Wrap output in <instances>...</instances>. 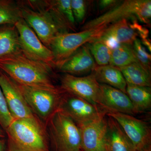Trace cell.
Masks as SVG:
<instances>
[{"instance_id":"cell-7","label":"cell","mask_w":151,"mask_h":151,"mask_svg":"<svg viewBox=\"0 0 151 151\" xmlns=\"http://www.w3.org/2000/svg\"><path fill=\"white\" fill-rule=\"evenodd\" d=\"M136 17L144 23L149 24L151 17L150 0H128L102 15L88 22L82 28L88 29L108 25L121 20Z\"/></svg>"},{"instance_id":"cell-13","label":"cell","mask_w":151,"mask_h":151,"mask_svg":"<svg viewBox=\"0 0 151 151\" xmlns=\"http://www.w3.org/2000/svg\"><path fill=\"white\" fill-rule=\"evenodd\" d=\"M0 87L9 111L14 120L35 116L25 100L17 83L1 70Z\"/></svg>"},{"instance_id":"cell-17","label":"cell","mask_w":151,"mask_h":151,"mask_svg":"<svg viewBox=\"0 0 151 151\" xmlns=\"http://www.w3.org/2000/svg\"><path fill=\"white\" fill-rule=\"evenodd\" d=\"M107 140L110 151H137L116 120L107 116Z\"/></svg>"},{"instance_id":"cell-10","label":"cell","mask_w":151,"mask_h":151,"mask_svg":"<svg viewBox=\"0 0 151 151\" xmlns=\"http://www.w3.org/2000/svg\"><path fill=\"white\" fill-rule=\"evenodd\" d=\"M106 115L119 124L137 151H142L151 145V130L146 122L125 113L109 112Z\"/></svg>"},{"instance_id":"cell-33","label":"cell","mask_w":151,"mask_h":151,"mask_svg":"<svg viewBox=\"0 0 151 151\" xmlns=\"http://www.w3.org/2000/svg\"><path fill=\"white\" fill-rule=\"evenodd\" d=\"M82 151V150H81V151Z\"/></svg>"},{"instance_id":"cell-23","label":"cell","mask_w":151,"mask_h":151,"mask_svg":"<svg viewBox=\"0 0 151 151\" xmlns=\"http://www.w3.org/2000/svg\"><path fill=\"white\" fill-rule=\"evenodd\" d=\"M136 62L139 61L132 45L121 44L111 50L109 65L120 68Z\"/></svg>"},{"instance_id":"cell-6","label":"cell","mask_w":151,"mask_h":151,"mask_svg":"<svg viewBox=\"0 0 151 151\" xmlns=\"http://www.w3.org/2000/svg\"><path fill=\"white\" fill-rule=\"evenodd\" d=\"M17 84L33 113L44 124L59 109L65 93L60 87L48 89Z\"/></svg>"},{"instance_id":"cell-16","label":"cell","mask_w":151,"mask_h":151,"mask_svg":"<svg viewBox=\"0 0 151 151\" xmlns=\"http://www.w3.org/2000/svg\"><path fill=\"white\" fill-rule=\"evenodd\" d=\"M96 66L88 47L82 46L57 68L60 72L76 76L93 71Z\"/></svg>"},{"instance_id":"cell-2","label":"cell","mask_w":151,"mask_h":151,"mask_svg":"<svg viewBox=\"0 0 151 151\" xmlns=\"http://www.w3.org/2000/svg\"><path fill=\"white\" fill-rule=\"evenodd\" d=\"M18 2L21 8L22 18L42 43L49 48L55 38L61 34L68 32V27L50 7L49 0L29 1L27 6L20 1Z\"/></svg>"},{"instance_id":"cell-32","label":"cell","mask_w":151,"mask_h":151,"mask_svg":"<svg viewBox=\"0 0 151 151\" xmlns=\"http://www.w3.org/2000/svg\"><path fill=\"white\" fill-rule=\"evenodd\" d=\"M142 151H151V145L147 147L145 149H144Z\"/></svg>"},{"instance_id":"cell-30","label":"cell","mask_w":151,"mask_h":151,"mask_svg":"<svg viewBox=\"0 0 151 151\" xmlns=\"http://www.w3.org/2000/svg\"><path fill=\"white\" fill-rule=\"evenodd\" d=\"M5 141L4 139H0V151H5Z\"/></svg>"},{"instance_id":"cell-12","label":"cell","mask_w":151,"mask_h":151,"mask_svg":"<svg viewBox=\"0 0 151 151\" xmlns=\"http://www.w3.org/2000/svg\"><path fill=\"white\" fill-rule=\"evenodd\" d=\"M83 151H110L107 140V115L97 120L78 125Z\"/></svg>"},{"instance_id":"cell-4","label":"cell","mask_w":151,"mask_h":151,"mask_svg":"<svg viewBox=\"0 0 151 151\" xmlns=\"http://www.w3.org/2000/svg\"><path fill=\"white\" fill-rule=\"evenodd\" d=\"M49 142L55 151H80V129L74 121L57 110L45 123Z\"/></svg>"},{"instance_id":"cell-18","label":"cell","mask_w":151,"mask_h":151,"mask_svg":"<svg viewBox=\"0 0 151 151\" xmlns=\"http://www.w3.org/2000/svg\"><path fill=\"white\" fill-rule=\"evenodd\" d=\"M92 73L100 84L112 86L126 93L127 83L119 68L109 64L97 66Z\"/></svg>"},{"instance_id":"cell-5","label":"cell","mask_w":151,"mask_h":151,"mask_svg":"<svg viewBox=\"0 0 151 151\" xmlns=\"http://www.w3.org/2000/svg\"><path fill=\"white\" fill-rule=\"evenodd\" d=\"M108 26H100L80 32H66L57 36L49 47L54 57L55 67H58L87 42L99 39Z\"/></svg>"},{"instance_id":"cell-20","label":"cell","mask_w":151,"mask_h":151,"mask_svg":"<svg viewBox=\"0 0 151 151\" xmlns=\"http://www.w3.org/2000/svg\"><path fill=\"white\" fill-rule=\"evenodd\" d=\"M126 94L131 100L136 114L143 113L150 109L151 87L127 84Z\"/></svg>"},{"instance_id":"cell-3","label":"cell","mask_w":151,"mask_h":151,"mask_svg":"<svg viewBox=\"0 0 151 151\" xmlns=\"http://www.w3.org/2000/svg\"><path fill=\"white\" fill-rule=\"evenodd\" d=\"M5 131L9 151H49L45 125L35 116L15 119Z\"/></svg>"},{"instance_id":"cell-22","label":"cell","mask_w":151,"mask_h":151,"mask_svg":"<svg viewBox=\"0 0 151 151\" xmlns=\"http://www.w3.org/2000/svg\"><path fill=\"white\" fill-rule=\"evenodd\" d=\"M22 18L20 6L12 0H0V26L15 25Z\"/></svg>"},{"instance_id":"cell-21","label":"cell","mask_w":151,"mask_h":151,"mask_svg":"<svg viewBox=\"0 0 151 151\" xmlns=\"http://www.w3.org/2000/svg\"><path fill=\"white\" fill-rule=\"evenodd\" d=\"M119 68L127 84L151 87L150 70L146 69L139 63H134Z\"/></svg>"},{"instance_id":"cell-14","label":"cell","mask_w":151,"mask_h":151,"mask_svg":"<svg viewBox=\"0 0 151 151\" xmlns=\"http://www.w3.org/2000/svg\"><path fill=\"white\" fill-rule=\"evenodd\" d=\"M100 88L99 106L107 113L136 115L132 102L126 93L106 84H100Z\"/></svg>"},{"instance_id":"cell-31","label":"cell","mask_w":151,"mask_h":151,"mask_svg":"<svg viewBox=\"0 0 151 151\" xmlns=\"http://www.w3.org/2000/svg\"><path fill=\"white\" fill-rule=\"evenodd\" d=\"M5 137V135L4 133L0 128V139H3Z\"/></svg>"},{"instance_id":"cell-9","label":"cell","mask_w":151,"mask_h":151,"mask_svg":"<svg viewBox=\"0 0 151 151\" xmlns=\"http://www.w3.org/2000/svg\"><path fill=\"white\" fill-rule=\"evenodd\" d=\"M58 109L69 116L77 125L97 120L107 113L98 105L65 92Z\"/></svg>"},{"instance_id":"cell-28","label":"cell","mask_w":151,"mask_h":151,"mask_svg":"<svg viewBox=\"0 0 151 151\" xmlns=\"http://www.w3.org/2000/svg\"><path fill=\"white\" fill-rule=\"evenodd\" d=\"M71 6L76 21L81 22L86 14V5L83 0H71Z\"/></svg>"},{"instance_id":"cell-1","label":"cell","mask_w":151,"mask_h":151,"mask_svg":"<svg viewBox=\"0 0 151 151\" xmlns=\"http://www.w3.org/2000/svg\"><path fill=\"white\" fill-rule=\"evenodd\" d=\"M53 68L25 55L22 50L0 58V70L17 84L24 86L55 89Z\"/></svg>"},{"instance_id":"cell-26","label":"cell","mask_w":151,"mask_h":151,"mask_svg":"<svg viewBox=\"0 0 151 151\" xmlns=\"http://www.w3.org/2000/svg\"><path fill=\"white\" fill-rule=\"evenodd\" d=\"M132 47L139 62L146 69L150 70L151 55L147 52L140 40L137 38L133 43Z\"/></svg>"},{"instance_id":"cell-24","label":"cell","mask_w":151,"mask_h":151,"mask_svg":"<svg viewBox=\"0 0 151 151\" xmlns=\"http://www.w3.org/2000/svg\"><path fill=\"white\" fill-rule=\"evenodd\" d=\"M50 6L62 18L68 28L72 29L75 20L71 6V0L49 1Z\"/></svg>"},{"instance_id":"cell-29","label":"cell","mask_w":151,"mask_h":151,"mask_svg":"<svg viewBox=\"0 0 151 151\" xmlns=\"http://www.w3.org/2000/svg\"><path fill=\"white\" fill-rule=\"evenodd\" d=\"M117 2L116 0H102L100 1L99 6L102 9H108L115 5Z\"/></svg>"},{"instance_id":"cell-8","label":"cell","mask_w":151,"mask_h":151,"mask_svg":"<svg viewBox=\"0 0 151 151\" xmlns=\"http://www.w3.org/2000/svg\"><path fill=\"white\" fill-rule=\"evenodd\" d=\"M15 26L23 53L31 59L45 63L54 68V57L51 50L42 43L25 21L20 19Z\"/></svg>"},{"instance_id":"cell-19","label":"cell","mask_w":151,"mask_h":151,"mask_svg":"<svg viewBox=\"0 0 151 151\" xmlns=\"http://www.w3.org/2000/svg\"><path fill=\"white\" fill-rule=\"evenodd\" d=\"M21 50L18 32L15 25L0 26V58Z\"/></svg>"},{"instance_id":"cell-11","label":"cell","mask_w":151,"mask_h":151,"mask_svg":"<svg viewBox=\"0 0 151 151\" xmlns=\"http://www.w3.org/2000/svg\"><path fill=\"white\" fill-rule=\"evenodd\" d=\"M60 88L63 91L99 106L100 84L93 73L78 76L65 73L60 79Z\"/></svg>"},{"instance_id":"cell-15","label":"cell","mask_w":151,"mask_h":151,"mask_svg":"<svg viewBox=\"0 0 151 151\" xmlns=\"http://www.w3.org/2000/svg\"><path fill=\"white\" fill-rule=\"evenodd\" d=\"M138 36L131 23L124 19L109 25L98 40L112 50L121 44L133 45Z\"/></svg>"},{"instance_id":"cell-25","label":"cell","mask_w":151,"mask_h":151,"mask_svg":"<svg viewBox=\"0 0 151 151\" xmlns=\"http://www.w3.org/2000/svg\"><path fill=\"white\" fill-rule=\"evenodd\" d=\"M88 45L89 51L98 66L109 64L111 50L102 41L97 40L89 42Z\"/></svg>"},{"instance_id":"cell-27","label":"cell","mask_w":151,"mask_h":151,"mask_svg":"<svg viewBox=\"0 0 151 151\" xmlns=\"http://www.w3.org/2000/svg\"><path fill=\"white\" fill-rule=\"evenodd\" d=\"M14 120L11 115L2 91L0 87V125L5 130Z\"/></svg>"}]
</instances>
